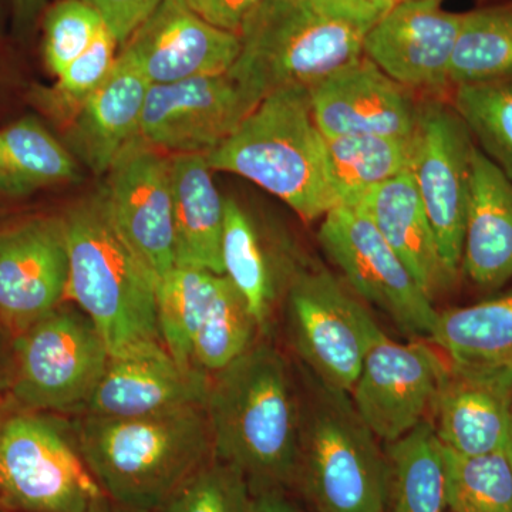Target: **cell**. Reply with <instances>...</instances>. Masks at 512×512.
<instances>
[{"label":"cell","instance_id":"1","mask_svg":"<svg viewBox=\"0 0 512 512\" xmlns=\"http://www.w3.org/2000/svg\"><path fill=\"white\" fill-rule=\"evenodd\" d=\"M205 413L212 457L237 468L252 495L296 484L302 396L275 346L256 342L211 376Z\"/></svg>","mask_w":512,"mask_h":512},{"label":"cell","instance_id":"2","mask_svg":"<svg viewBox=\"0 0 512 512\" xmlns=\"http://www.w3.org/2000/svg\"><path fill=\"white\" fill-rule=\"evenodd\" d=\"M69 251L66 301L86 313L110 357L167 352L157 282L121 237L101 191L63 215Z\"/></svg>","mask_w":512,"mask_h":512},{"label":"cell","instance_id":"3","mask_svg":"<svg viewBox=\"0 0 512 512\" xmlns=\"http://www.w3.org/2000/svg\"><path fill=\"white\" fill-rule=\"evenodd\" d=\"M80 453L116 503L161 510L212 458L205 406L143 417L84 414L73 421Z\"/></svg>","mask_w":512,"mask_h":512},{"label":"cell","instance_id":"4","mask_svg":"<svg viewBox=\"0 0 512 512\" xmlns=\"http://www.w3.org/2000/svg\"><path fill=\"white\" fill-rule=\"evenodd\" d=\"M207 160L212 170L241 175L271 192L303 220H318L338 207L323 134L303 87L266 96Z\"/></svg>","mask_w":512,"mask_h":512},{"label":"cell","instance_id":"5","mask_svg":"<svg viewBox=\"0 0 512 512\" xmlns=\"http://www.w3.org/2000/svg\"><path fill=\"white\" fill-rule=\"evenodd\" d=\"M298 480L318 512H386L389 464L350 394L308 372Z\"/></svg>","mask_w":512,"mask_h":512},{"label":"cell","instance_id":"6","mask_svg":"<svg viewBox=\"0 0 512 512\" xmlns=\"http://www.w3.org/2000/svg\"><path fill=\"white\" fill-rule=\"evenodd\" d=\"M228 74L255 106L289 87L312 89L363 55L365 33L325 18L309 0H262L239 30Z\"/></svg>","mask_w":512,"mask_h":512},{"label":"cell","instance_id":"7","mask_svg":"<svg viewBox=\"0 0 512 512\" xmlns=\"http://www.w3.org/2000/svg\"><path fill=\"white\" fill-rule=\"evenodd\" d=\"M103 495L73 421L19 407L0 413V510L89 512Z\"/></svg>","mask_w":512,"mask_h":512},{"label":"cell","instance_id":"8","mask_svg":"<svg viewBox=\"0 0 512 512\" xmlns=\"http://www.w3.org/2000/svg\"><path fill=\"white\" fill-rule=\"evenodd\" d=\"M10 397L19 409L83 412L110 353L92 320L76 305L57 306L13 340Z\"/></svg>","mask_w":512,"mask_h":512},{"label":"cell","instance_id":"9","mask_svg":"<svg viewBox=\"0 0 512 512\" xmlns=\"http://www.w3.org/2000/svg\"><path fill=\"white\" fill-rule=\"evenodd\" d=\"M319 244L350 288L414 339L430 340L437 316L433 299L417 284L365 211L338 205L322 218Z\"/></svg>","mask_w":512,"mask_h":512},{"label":"cell","instance_id":"10","mask_svg":"<svg viewBox=\"0 0 512 512\" xmlns=\"http://www.w3.org/2000/svg\"><path fill=\"white\" fill-rule=\"evenodd\" d=\"M288 320L308 372L350 393L379 326L365 306L329 272H302L289 285Z\"/></svg>","mask_w":512,"mask_h":512},{"label":"cell","instance_id":"11","mask_svg":"<svg viewBox=\"0 0 512 512\" xmlns=\"http://www.w3.org/2000/svg\"><path fill=\"white\" fill-rule=\"evenodd\" d=\"M476 143L456 110L441 101L420 106L410 173L426 208L448 275L461 272Z\"/></svg>","mask_w":512,"mask_h":512},{"label":"cell","instance_id":"12","mask_svg":"<svg viewBox=\"0 0 512 512\" xmlns=\"http://www.w3.org/2000/svg\"><path fill=\"white\" fill-rule=\"evenodd\" d=\"M447 357L426 339L399 343L377 326L350 399L384 444L431 420Z\"/></svg>","mask_w":512,"mask_h":512},{"label":"cell","instance_id":"13","mask_svg":"<svg viewBox=\"0 0 512 512\" xmlns=\"http://www.w3.org/2000/svg\"><path fill=\"white\" fill-rule=\"evenodd\" d=\"M106 175L101 194L111 218L158 286L175 268L170 156L137 137Z\"/></svg>","mask_w":512,"mask_h":512},{"label":"cell","instance_id":"14","mask_svg":"<svg viewBox=\"0 0 512 512\" xmlns=\"http://www.w3.org/2000/svg\"><path fill=\"white\" fill-rule=\"evenodd\" d=\"M69 251L63 215L0 224V326L19 335L66 302Z\"/></svg>","mask_w":512,"mask_h":512},{"label":"cell","instance_id":"15","mask_svg":"<svg viewBox=\"0 0 512 512\" xmlns=\"http://www.w3.org/2000/svg\"><path fill=\"white\" fill-rule=\"evenodd\" d=\"M255 107L228 73L151 84L138 137L171 156H207Z\"/></svg>","mask_w":512,"mask_h":512},{"label":"cell","instance_id":"16","mask_svg":"<svg viewBox=\"0 0 512 512\" xmlns=\"http://www.w3.org/2000/svg\"><path fill=\"white\" fill-rule=\"evenodd\" d=\"M239 49L235 33L205 22L184 0H164L128 37L120 53L151 84H167L228 73Z\"/></svg>","mask_w":512,"mask_h":512},{"label":"cell","instance_id":"17","mask_svg":"<svg viewBox=\"0 0 512 512\" xmlns=\"http://www.w3.org/2000/svg\"><path fill=\"white\" fill-rule=\"evenodd\" d=\"M463 13L447 12L433 0L402 2L367 32L363 55L407 89L443 92Z\"/></svg>","mask_w":512,"mask_h":512},{"label":"cell","instance_id":"18","mask_svg":"<svg viewBox=\"0 0 512 512\" xmlns=\"http://www.w3.org/2000/svg\"><path fill=\"white\" fill-rule=\"evenodd\" d=\"M313 119L326 137L373 134L412 138L419 104L410 89L362 55L309 89Z\"/></svg>","mask_w":512,"mask_h":512},{"label":"cell","instance_id":"19","mask_svg":"<svg viewBox=\"0 0 512 512\" xmlns=\"http://www.w3.org/2000/svg\"><path fill=\"white\" fill-rule=\"evenodd\" d=\"M512 372L457 365L447 359L431 423L440 443L461 456L507 450Z\"/></svg>","mask_w":512,"mask_h":512},{"label":"cell","instance_id":"20","mask_svg":"<svg viewBox=\"0 0 512 512\" xmlns=\"http://www.w3.org/2000/svg\"><path fill=\"white\" fill-rule=\"evenodd\" d=\"M211 376L183 369L170 353L110 357L84 414L106 417H143L205 406Z\"/></svg>","mask_w":512,"mask_h":512},{"label":"cell","instance_id":"21","mask_svg":"<svg viewBox=\"0 0 512 512\" xmlns=\"http://www.w3.org/2000/svg\"><path fill=\"white\" fill-rule=\"evenodd\" d=\"M151 83L126 56L66 126L67 148L94 174H107L121 151L140 134Z\"/></svg>","mask_w":512,"mask_h":512},{"label":"cell","instance_id":"22","mask_svg":"<svg viewBox=\"0 0 512 512\" xmlns=\"http://www.w3.org/2000/svg\"><path fill=\"white\" fill-rule=\"evenodd\" d=\"M461 272L483 291L512 279V181L476 147Z\"/></svg>","mask_w":512,"mask_h":512},{"label":"cell","instance_id":"23","mask_svg":"<svg viewBox=\"0 0 512 512\" xmlns=\"http://www.w3.org/2000/svg\"><path fill=\"white\" fill-rule=\"evenodd\" d=\"M350 204L365 211L431 299L456 284L443 264L410 170L370 188Z\"/></svg>","mask_w":512,"mask_h":512},{"label":"cell","instance_id":"24","mask_svg":"<svg viewBox=\"0 0 512 512\" xmlns=\"http://www.w3.org/2000/svg\"><path fill=\"white\" fill-rule=\"evenodd\" d=\"M175 266L224 275L225 200L212 181L205 154L170 156Z\"/></svg>","mask_w":512,"mask_h":512},{"label":"cell","instance_id":"25","mask_svg":"<svg viewBox=\"0 0 512 512\" xmlns=\"http://www.w3.org/2000/svg\"><path fill=\"white\" fill-rule=\"evenodd\" d=\"M77 178L76 157L39 117L0 128V198L19 200Z\"/></svg>","mask_w":512,"mask_h":512},{"label":"cell","instance_id":"26","mask_svg":"<svg viewBox=\"0 0 512 512\" xmlns=\"http://www.w3.org/2000/svg\"><path fill=\"white\" fill-rule=\"evenodd\" d=\"M430 342L457 365L512 372V288L498 298L439 312Z\"/></svg>","mask_w":512,"mask_h":512},{"label":"cell","instance_id":"27","mask_svg":"<svg viewBox=\"0 0 512 512\" xmlns=\"http://www.w3.org/2000/svg\"><path fill=\"white\" fill-rule=\"evenodd\" d=\"M386 512H448L446 451L431 420L386 443Z\"/></svg>","mask_w":512,"mask_h":512},{"label":"cell","instance_id":"28","mask_svg":"<svg viewBox=\"0 0 512 512\" xmlns=\"http://www.w3.org/2000/svg\"><path fill=\"white\" fill-rule=\"evenodd\" d=\"M330 190L338 205L410 170L412 138L345 134L323 136Z\"/></svg>","mask_w":512,"mask_h":512},{"label":"cell","instance_id":"29","mask_svg":"<svg viewBox=\"0 0 512 512\" xmlns=\"http://www.w3.org/2000/svg\"><path fill=\"white\" fill-rule=\"evenodd\" d=\"M220 275L175 266L157 286V318L161 339L175 363L192 365V343L217 291Z\"/></svg>","mask_w":512,"mask_h":512},{"label":"cell","instance_id":"30","mask_svg":"<svg viewBox=\"0 0 512 512\" xmlns=\"http://www.w3.org/2000/svg\"><path fill=\"white\" fill-rule=\"evenodd\" d=\"M222 265L224 275L244 296L259 329L264 330L275 305L274 276L251 218L234 200H225Z\"/></svg>","mask_w":512,"mask_h":512},{"label":"cell","instance_id":"31","mask_svg":"<svg viewBox=\"0 0 512 512\" xmlns=\"http://www.w3.org/2000/svg\"><path fill=\"white\" fill-rule=\"evenodd\" d=\"M261 332L244 296L225 275L192 343V365L214 376L255 345Z\"/></svg>","mask_w":512,"mask_h":512},{"label":"cell","instance_id":"32","mask_svg":"<svg viewBox=\"0 0 512 512\" xmlns=\"http://www.w3.org/2000/svg\"><path fill=\"white\" fill-rule=\"evenodd\" d=\"M453 89L451 107L478 148L512 181V69Z\"/></svg>","mask_w":512,"mask_h":512},{"label":"cell","instance_id":"33","mask_svg":"<svg viewBox=\"0 0 512 512\" xmlns=\"http://www.w3.org/2000/svg\"><path fill=\"white\" fill-rule=\"evenodd\" d=\"M512 69V0L463 13L450 66L451 87Z\"/></svg>","mask_w":512,"mask_h":512},{"label":"cell","instance_id":"34","mask_svg":"<svg viewBox=\"0 0 512 512\" xmlns=\"http://www.w3.org/2000/svg\"><path fill=\"white\" fill-rule=\"evenodd\" d=\"M446 451L448 512H512V464L507 450L484 456Z\"/></svg>","mask_w":512,"mask_h":512},{"label":"cell","instance_id":"35","mask_svg":"<svg viewBox=\"0 0 512 512\" xmlns=\"http://www.w3.org/2000/svg\"><path fill=\"white\" fill-rule=\"evenodd\" d=\"M117 45L116 37L104 25L89 49L56 76L52 86L32 87L30 100L47 117L66 127L109 77L119 56Z\"/></svg>","mask_w":512,"mask_h":512},{"label":"cell","instance_id":"36","mask_svg":"<svg viewBox=\"0 0 512 512\" xmlns=\"http://www.w3.org/2000/svg\"><path fill=\"white\" fill-rule=\"evenodd\" d=\"M251 488L241 473L212 457L163 505V512H249Z\"/></svg>","mask_w":512,"mask_h":512},{"label":"cell","instance_id":"37","mask_svg":"<svg viewBox=\"0 0 512 512\" xmlns=\"http://www.w3.org/2000/svg\"><path fill=\"white\" fill-rule=\"evenodd\" d=\"M104 23L100 13L84 0H60L43 18V59L53 76L83 55Z\"/></svg>","mask_w":512,"mask_h":512},{"label":"cell","instance_id":"38","mask_svg":"<svg viewBox=\"0 0 512 512\" xmlns=\"http://www.w3.org/2000/svg\"><path fill=\"white\" fill-rule=\"evenodd\" d=\"M309 3L325 18L345 23L365 35L397 5L396 0H309Z\"/></svg>","mask_w":512,"mask_h":512},{"label":"cell","instance_id":"39","mask_svg":"<svg viewBox=\"0 0 512 512\" xmlns=\"http://www.w3.org/2000/svg\"><path fill=\"white\" fill-rule=\"evenodd\" d=\"M100 13L107 28L124 43L164 0H84Z\"/></svg>","mask_w":512,"mask_h":512},{"label":"cell","instance_id":"40","mask_svg":"<svg viewBox=\"0 0 512 512\" xmlns=\"http://www.w3.org/2000/svg\"><path fill=\"white\" fill-rule=\"evenodd\" d=\"M262 0H184L195 13L205 22L225 32L239 35L245 19Z\"/></svg>","mask_w":512,"mask_h":512},{"label":"cell","instance_id":"41","mask_svg":"<svg viewBox=\"0 0 512 512\" xmlns=\"http://www.w3.org/2000/svg\"><path fill=\"white\" fill-rule=\"evenodd\" d=\"M45 5L46 0H12L13 22L19 35H26L35 28Z\"/></svg>","mask_w":512,"mask_h":512},{"label":"cell","instance_id":"42","mask_svg":"<svg viewBox=\"0 0 512 512\" xmlns=\"http://www.w3.org/2000/svg\"><path fill=\"white\" fill-rule=\"evenodd\" d=\"M249 512H302L285 497V491H265L252 495Z\"/></svg>","mask_w":512,"mask_h":512},{"label":"cell","instance_id":"43","mask_svg":"<svg viewBox=\"0 0 512 512\" xmlns=\"http://www.w3.org/2000/svg\"><path fill=\"white\" fill-rule=\"evenodd\" d=\"M89 512H163L161 510H148V508L130 507V505H124L116 503V501L110 500L107 495H103L100 500L92 505Z\"/></svg>","mask_w":512,"mask_h":512},{"label":"cell","instance_id":"44","mask_svg":"<svg viewBox=\"0 0 512 512\" xmlns=\"http://www.w3.org/2000/svg\"><path fill=\"white\" fill-rule=\"evenodd\" d=\"M15 407H18V404L15 403V400L10 397V394L8 396H3V394H0V413L6 412V410L15 409Z\"/></svg>","mask_w":512,"mask_h":512},{"label":"cell","instance_id":"45","mask_svg":"<svg viewBox=\"0 0 512 512\" xmlns=\"http://www.w3.org/2000/svg\"><path fill=\"white\" fill-rule=\"evenodd\" d=\"M507 453H508V457H510V461L512 464V417H511L510 436H508Z\"/></svg>","mask_w":512,"mask_h":512},{"label":"cell","instance_id":"46","mask_svg":"<svg viewBox=\"0 0 512 512\" xmlns=\"http://www.w3.org/2000/svg\"><path fill=\"white\" fill-rule=\"evenodd\" d=\"M397 3H402V2H419V0H396ZM433 2H439V3H443V0H433Z\"/></svg>","mask_w":512,"mask_h":512},{"label":"cell","instance_id":"47","mask_svg":"<svg viewBox=\"0 0 512 512\" xmlns=\"http://www.w3.org/2000/svg\"><path fill=\"white\" fill-rule=\"evenodd\" d=\"M0 512H10V511L0 510Z\"/></svg>","mask_w":512,"mask_h":512}]
</instances>
